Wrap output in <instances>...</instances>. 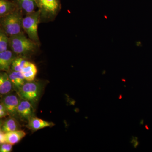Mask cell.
Returning a JSON list of instances; mask_svg holds the SVG:
<instances>
[{"label":"cell","mask_w":152,"mask_h":152,"mask_svg":"<svg viewBox=\"0 0 152 152\" xmlns=\"http://www.w3.org/2000/svg\"><path fill=\"white\" fill-rule=\"evenodd\" d=\"M39 45L25 36L24 32L10 37L9 48L17 56L26 57L37 51Z\"/></svg>","instance_id":"1"},{"label":"cell","mask_w":152,"mask_h":152,"mask_svg":"<svg viewBox=\"0 0 152 152\" xmlns=\"http://www.w3.org/2000/svg\"><path fill=\"white\" fill-rule=\"evenodd\" d=\"M23 13L19 10L5 17L0 18V29L9 37L23 32Z\"/></svg>","instance_id":"2"},{"label":"cell","mask_w":152,"mask_h":152,"mask_svg":"<svg viewBox=\"0 0 152 152\" xmlns=\"http://www.w3.org/2000/svg\"><path fill=\"white\" fill-rule=\"evenodd\" d=\"M40 12V23L53 21L61 10V0H35Z\"/></svg>","instance_id":"3"},{"label":"cell","mask_w":152,"mask_h":152,"mask_svg":"<svg viewBox=\"0 0 152 152\" xmlns=\"http://www.w3.org/2000/svg\"><path fill=\"white\" fill-rule=\"evenodd\" d=\"M40 20V12L38 10L26 15L23 20V28L29 38L38 45H40L38 36V26Z\"/></svg>","instance_id":"4"},{"label":"cell","mask_w":152,"mask_h":152,"mask_svg":"<svg viewBox=\"0 0 152 152\" xmlns=\"http://www.w3.org/2000/svg\"><path fill=\"white\" fill-rule=\"evenodd\" d=\"M42 90V85L39 82L26 81L18 93L22 99L27 100L32 104L39 99Z\"/></svg>","instance_id":"5"},{"label":"cell","mask_w":152,"mask_h":152,"mask_svg":"<svg viewBox=\"0 0 152 152\" xmlns=\"http://www.w3.org/2000/svg\"><path fill=\"white\" fill-rule=\"evenodd\" d=\"M20 101L16 95L14 94H8L3 98L2 102L11 117L15 118L18 116V108Z\"/></svg>","instance_id":"6"},{"label":"cell","mask_w":152,"mask_h":152,"mask_svg":"<svg viewBox=\"0 0 152 152\" xmlns=\"http://www.w3.org/2000/svg\"><path fill=\"white\" fill-rule=\"evenodd\" d=\"M11 50L0 53V70L2 72H9L11 69L12 63L17 56Z\"/></svg>","instance_id":"7"},{"label":"cell","mask_w":152,"mask_h":152,"mask_svg":"<svg viewBox=\"0 0 152 152\" xmlns=\"http://www.w3.org/2000/svg\"><path fill=\"white\" fill-rule=\"evenodd\" d=\"M18 116L22 119L28 121L34 114L32 104L27 100L21 99L18 106Z\"/></svg>","instance_id":"8"},{"label":"cell","mask_w":152,"mask_h":152,"mask_svg":"<svg viewBox=\"0 0 152 152\" xmlns=\"http://www.w3.org/2000/svg\"><path fill=\"white\" fill-rule=\"evenodd\" d=\"M18 9L23 13L26 15L35 11L38 8L35 0H12Z\"/></svg>","instance_id":"9"},{"label":"cell","mask_w":152,"mask_h":152,"mask_svg":"<svg viewBox=\"0 0 152 152\" xmlns=\"http://www.w3.org/2000/svg\"><path fill=\"white\" fill-rule=\"evenodd\" d=\"M20 72L26 81H33L37 73V69L35 64L27 61Z\"/></svg>","instance_id":"10"},{"label":"cell","mask_w":152,"mask_h":152,"mask_svg":"<svg viewBox=\"0 0 152 152\" xmlns=\"http://www.w3.org/2000/svg\"><path fill=\"white\" fill-rule=\"evenodd\" d=\"M13 88L12 83L9 77L7 72H3L0 74V94L1 95L8 94Z\"/></svg>","instance_id":"11"},{"label":"cell","mask_w":152,"mask_h":152,"mask_svg":"<svg viewBox=\"0 0 152 152\" xmlns=\"http://www.w3.org/2000/svg\"><path fill=\"white\" fill-rule=\"evenodd\" d=\"M27 126L33 131H37L45 128L51 127L55 124L52 122L46 121L35 117H32L29 119Z\"/></svg>","instance_id":"12"},{"label":"cell","mask_w":152,"mask_h":152,"mask_svg":"<svg viewBox=\"0 0 152 152\" xmlns=\"http://www.w3.org/2000/svg\"><path fill=\"white\" fill-rule=\"evenodd\" d=\"M7 73L12 83L14 88L16 90L17 92H18L26 81L24 77L20 72H16L12 70V69L8 72Z\"/></svg>","instance_id":"13"},{"label":"cell","mask_w":152,"mask_h":152,"mask_svg":"<svg viewBox=\"0 0 152 152\" xmlns=\"http://www.w3.org/2000/svg\"><path fill=\"white\" fill-rule=\"evenodd\" d=\"M18 10L12 1L0 0V18L5 17Z\"/></svg>","instance_id":"14"},{"label":"cell","mask_w":152,"mask_h":152,"mask_svg":"<svg viewBox=\"0 0 152 152\" xmlns=\"http://www.w3.org/2000/svg\"><path fill=\"white\" fill-rule=\"evenodd\" d=\"M26 135L24 131L20 130L5 133L6 142L15 145L18 143Z\"/></svg>","instance_id":"15"},{"label":"cell","mask_w":152,"mask_h":152,"mask_svg":"<svg viewBox=\"0 0 152 152\" xmlns=\"http://www.w3.org/2000/svg\"><path fill=\"white\" fill-rule=\"evenodd\" d=\"M18 123L15 118L11 117L6 120L1 126V130L4 133L19 130Z\"/></svg>","instance_id":"16"},{"label":"cell","mask_w":152,"mask_h":152,"mask_svg":"<svg viewBox=\"0 0 152 152\" xmlns=\"http://www.w3.org/2000/svg\"><path fill=\"white\" fill-rule=\"evenodd\" d=\"M26 61V57L17 56L12 63L11 69L16 72H21Z\"/></svg>","instance_id":"17"},{"label":"cell","mask_w":152,"mask_h":152,"mask_svg":"<svg viewBox=\"0 0 152 152\" xmlns=\"http://www.w3.org/2000/svg\"><path fill=\"white\" fill-rule=\"evenodd\" d=\"M10 37L0 29V53L8 50Z\"/></svg>","instance_id":"18"},{"label":"cell","mask_w":152,"mask_h":152,"mask_svg":"<svg viewBox=\"0 0 152 152\" xmlns=\"http://www.w3.org/2000/svg\"><path fill=\"white\" fill-rule=\"evenodd\" d=\"M13 145L7 142L1 144L0 152H10L12 151V150Z\"/></svg>","instance_id":"19"},{"label":"cell","mask_w":152,"mask_h":152,"mask_svg":"<svg viewBox=\"0 0 152 152\" xmlns=\"http://www.w3.org/2000/svg\"><path fill=\"white\" fill-rule=\"evenodd\" d=\"M7 115H9L7 110L2 102H1L0 104V118H1Z\"/></svg>","instance_id":"20"},{"label":"cell","mask_w":152,"mask_h":152,"mask_svg":"<svg viewBox=\"0 0 152 152\" xmlns=\"http://www.w3.org/2000/svg\"><path fill=\"white\" fill-rule=\"evenodd\" d=\"M130 142L133 145V147L136 148L139 145V142L138 141V138L137 137H132Z\"/></svg>","instance_id":"21"},{"label":"cell","mask_w":152,"mask_h":152,"mask_svg":"<svg viewBox=\"0 0 152 152\" xmlns=\"http://www.w3.org/2000/svg\"><path fill=\"white\" fill-rule=\"evenodd\" d=\"M6 142L5 133L2 130H0V144H4Z\"/></svg>","instance_id":"22"},{"label":"cell","mask_w":152,"mask_h":152,"mask_svg":"<svg viewBox=\"0 0 152 152\" xmlns=\"http://www.w3.org/2000/svg\"><path fill=\"white\" fill-rule=\"evenodd\" d=\"M136 45L137 46H141V42H136Z\"/></svg>","instance_id":"23"},{"label":"cell","mask_w":152,"mask_h":152,"mask_svg":"<svg viewBox=\"0 0 152 152\" xmlns=\"http://www.w3.org/2000/svg\"><path fill=\"white\" fill-rule=\"evenodd\" d=\"M122 98V96L121 94L119 96V99H121Z\"/></svg>","instance_id":"24"},{"label":"cell","mask_w":152,"mask_h":152,"mask_svg":"<svg viewBox=\"0 0 152 152\" xmlns=\"http://www.w3.org/2000/svg\"><path fill=\"white\" fill-rule=\"evenodd\" d=\"M143 120H142L140 122V125L141 124H143Z\"/></svg>","instance_id":"25"},{"label":"cell","mask_w":152,"mask_h":152,"mask_svg":"<svg viewBox=\"0 0 152 152\" xmlns=\"http://www.w3.org/2000/svg\"><path fill=\"white\" fill-rule=\"evenodd\" d=\"M122 80L123 81H124V82H126V80H125V79H122Z\"/></svg>","instance_id":"26"}]
</instances>
